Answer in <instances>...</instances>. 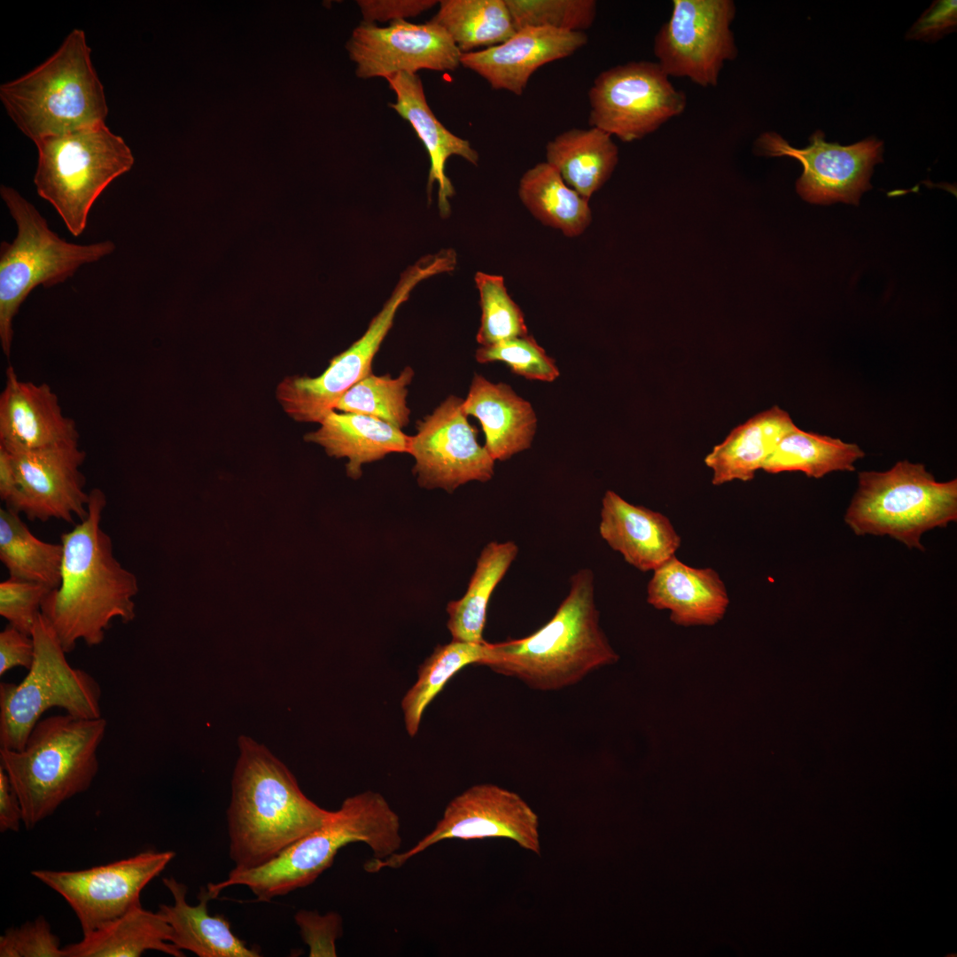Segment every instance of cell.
Returning a JSON list of instances; mask_svg holds the SVG:
<instances>
[{
  "instance_id": "6da1fadb",
  "label": "cell",
  "mask_w": 957,
  "mask_h": 957,
  "mask_svg": "<svg viewBox=\"0 0 957 957\" xmlns=\"http://www.w3.org/2000/svg\"><path fill=\"white\" fill-rule=\"evenodd\" d=\"M105 505L104 492L92 489L87 516L61 535L60 583L41 606L66 653L80 641L100 644L113 620L128 623L136 617L138 581L115 558L112 539L101 527Z\"/></svg>"
},
{
  "instance_id": "7a4b0ae2",
  "label": "cell",
  "mask_w": 957,
  "mask_h": 957,
  "mask_svg": "<svg viewBox=\"0 0 957 957\" xmlns=\"http://www.w3.org/2000/svg\"><path fill=\"white\" fill-rule=\"evenodd\" d=\"M240 754L227 811L230 857L236 870L261 866L331 815L300 790L286 766L266 747L239 739Z\"/></svg>"
},
{
  "instance_id": "3957f363",
  "label": "cell",
  "mask_w": 957,
  "mask_h": 957,
  "mask_svg": "<svg viewBox=\"0 0 957 957\" xmlns=\"http://www.w3.org/2000/svg\"><path fill=\"white\" fill-rule=\"evenodd\" d=\"M594 573L572 574L570 590L552 618L528 636L487 644L479 665L549 691L576 684L591 672L618 661L599 624Z\"/></svg>"
},
{
  "instance_id": "277c9868",
  "label": "cell",
  "mask_w": 957,
  "mask_h": 957,
  "mask_svg": "<svg viewBox=\"0 0 957 957\" xmlns=\"http://www.w3.org/2000/svg\"><path fill=\"white\" fill-rule=\"evenodd\" d=\"M397 813L378 792L366 790L346 798L320 827L300 838L267 863L247 870L232 869L224 881L210 883L211 899L234 885L246 886L259 901L268 902L313 883L333 863L340 849L362 842L373 859L385 860L401 845Z\"/></svg>"
},
{
  "instance_id": "5b68a950",
  "label": "cell",
  "mask_w": 957,
  "mask_h": 957,
  "mask_svg": "<svg viewBox=\"0 0 957 957\" xmlns=\"http://www.w3.org/2000/svg\"><path fill=\"white\" fill-rule=\"evenodd\" d=\"M106 727L103 717L53 715L36 723L22 750L0 748V766L19 798L27 829L89 789Z\"/></svg>"
},
{
  "instance_id": "8992f818",
  "label": "cell",
  "mask_w": 957,
  "mask_h": 957,
  "mask_svg": "<svg viewBox=\"0 0 957 957\" xmlns=\"http://www.w3.org/2000/svg\"><path fill=\"white\" fill-rule=\"evenodd\" d=\"M90 54L84 31L74 28L45 61L1 84V102L25 136L36 142L105 123L108 106Z\"/></svg>"
},
{
  "instance_id": "52a82bcc",
  "label": "cell",
  "mask_w": 957,
  "mask_h": 957,
  "mask_svg": "<svg viewBox=\"0 0 957 957\" xmlns=\"http://www.w3.org/2000/svg\"><path fill=\"white\" fill-rule=\"evenodd\" d=\"M0 195L15 222L12 242L0 245V343L10 356L13 320L29 293L64 283L86 264L110 254L112 240L80 245L68 242L53 231L36 207L14 188L1 185Z\"/></svg>"
},
{
  "instance_id": "ba28073f",
  "label": "cell",
  "mask_w": 957,
  "mask_h": 957,
  "mask_svg": "<svg viewBox=\"0 0 957 957\" xmlns=\"http://www.w3.org/2000/svg\"><path fill=\"white\" fill-rule=\"evenodd\" d=\"M35 144L37 194L55 208L68 231L79 237L98 197L132 168L133 153L105 123L47 136Z\"/></svg>"
},
{
  "instance_id": "9c48e42d",
  "label": "cell",
  "mask_w": 957,
  "mask_h": 957,
  "mask_svg": "<svg viewBox=\"0 0 957 957\" xmlns=\"http://www.w3.org/2000/svg\"><path fill=\"white\" fill-rule=\"evenodd\" d=\"M956 519L957 480L938 482L924 465L906 460L883 472H860L844 516L857 535H889L921 550L925 532Z\"/></svg>"
},
{
  "instance_id": "30bf717a",
  "label": "cell",
  "mask_w": 957,
  "mask_h": 957,
  "mask_svg": "<svg viewBox=\"0 0 957 957\" xmlns=\"http://www.w3.org/2000/svg\"><path fill=\"white\" fill-rule=\"evenodd\" d=\"M31 636L35 658L19 683H0V748L22 750L48 710L58 707L83 719L102 717V690L86 671L73 667L55 632L40 612Z\"/></svg>"
},
{
  "instance_id": "8fae6325",
  "label": "cell",
  "mask_w": 957,
  "mask_h": 957,
  "mask_svg": "<svg viewBox=\"0 0 957 957\" xmlns=\"http://www.w3.org/2000/svg\"><path fill=\"white\" fill-rule=\"evenodd\" d=\"M447 269V261L440 253L427 254L408 267L364 334L333 357L321 375L289 376L278 384L276 395L284 412L298 422L320 423L346 391L372 373L373 359L391 330L398 309L408 300L414 288Z\"/></svg>"
},
{
  "instance_id": "7c38bea8",
  "label": "cell",
  "mask_w": 957,
  "mask_h": 957,
  "mask_svg": "<svg viewBox=\"0 0 957 957\" xmlns=\"http://www.w3.org/2000/svg\"><path fill=\"white\" fill-rule=\"evenodd\" d=\"M588 101L590 127L625 143L657 131L687 106L686 94L673 85L657 62L647 60L600 73L588 91Z\"/></svg>"
},
{
  "instance_id": "4fadbf2b",
  "label": "cell",
  "mask_w": 957,
  "mask_h": 957,
  "mask_svg": "<svg viewBox=\"0 0 957 957\" xmlns=\"http://www.w3.org/2000/svg\"><path fill=\"white\" fill-rule=\"evenodd\" d=\"M735 13L733 0H673L654 37L657 63L669 77L717 86L725 64L738 56L731 28Z\"/></svg>"
},
{
  "instance_id": "5bb4252c",
  "label": "cell",
  "mask_w": 957,
  "mask_h": 957,
  "mask_svg": "<svg viewBox=\"0 0 957 957\" xmlns=\"http://www.w3.org/2000/svg\"><path fill=\"white\" fill-rule=\"evenodd\" d=\"M489 837L509 838L541 854L539 819L529 805L516 792L493 783H479L455 797L433 829L410 849L385 860L371 859L364 864V869L376 873L385 868H399L443 840Z\"/></svg>"
},
{
  "instance_id": "9a60e30c",
  "label": "cell",
  "mask_w": 957,
  "mask_h": 957,
  "mask_svg": "<svg viewBox=\"0 0 957 957\" xmlns=\"http://www.w3.org/2000/svg\"><path fill=\"white\" fill-rule=\"evenodd\" d=\"M175 856L172 851H145L87 869H35L31 875L66 901L86 934L140 904L144 888Z\"/></svg>"
},
{
  "instance_id": "2e32d148",
  "label": "cell",
  "mask_w": 957,
  "mask_h": 957,
  "mask_svg": "<svg viewBox=\"0 0 957 957\" xmlns=\"http://www.w3.org/2000/svg\"><path fill=\"white\" fill-rule=\"evenodd\" d=\"M463 400L448 396L416 424L408 454L415 459L413 472L426 489L452 493L470 481L487 482L494 476V460L478 442V430L468 421Z\"/></svg>"
},
{
  "instance_id": "e0dca14e",
  "label": "cell",
  "mask_w": 957,
  "mask_h": 957,
  "mask_svg": "<svg viewBox=\"0 0 957 957\" xmlns=\"http://www.w3.org/2000/svg\"><path fill=\"white\" fill-rule=\"evenodd\" d=\"M804 149L792 147L779 134L767 131L755 142V152L769 157L788 156L798 160L803 173L798 179V195L813 204L836 202L859 205L863 192L872 188L873 167L883 161V144L874 137L844 146L828 143L821 130Z\"/></svg>"
},
{
  "instance_id": "ac0fdd59",
  "label": "cell",
  "mask_w": 957,
  "mask_h": 957,
  "mask_svg": "<svg viewBox=\"0 0 957 957\" xmlns=\"http://www.w3.org/2000/svg\"><path fill=\"white\" fill-rule=\"evenodd\" d=\"M3 445V444H2ZM5 447V446H4ZM16 489L6 502L29 520L73 522L88 514L89 493L80 471L86 453L78 440L35 449L10 448Z\"/></svg>"
},
{
  "instance_id": "d6986e66",
  "label": "cell",
  "mask_w": 957,
  "mask_h": 957,
  "mask_svg": "<svg viewBox=\"0 0 957 957\" xmlns=\"http://www.w3.org/2000/svg\"><path fill=\"white\" fill-rule=\"evenodd\" d=\"M347 49L356 74L364 79L416 74L422 69L454 71L463 54L441 27L403 19L382 27L362 21L354 30Z\"/></svg>"
},
{
  "instance_id": "ffe728a7",
  "label": "cell",
  "mask_w": 957,
  "mask_h": 957,
  "mask_svg": "<svg viewBox=\"0 0 957 957\" xmlns=\"http://www.w3.org/2000/svg\"><path fill=\"white\" fill-rule=\"evenodd\" d=\"M587 43V35L581 31L526 27L500 44L463 53L461 66L480 75L494 89L521 96L537 69L571 56Z\"/></svg>"
},
{
  "instance_id": "44dd1931",
  "label": "cell",
  "mask_w": 957,
  "mask_h": 957,
  "mask_svg": "<svg viewBox=\"0 0 957 957\" xmlns=\"http://www.w3.org/2000/svg\"><path fill=\"white\" fill-rule=\"evenodd\" d=\"M78 438L75 422L64 415L51 386L22 381L9 366L0 394V444L10 448L35 449Z\"/></svg>"
},
{
  "instance_id": "7402d4cb",
  "label": "cell",
  "mask_w": 957,
  "mask_h": 957,
  "mask_svg": "<svg viewBox=\"0 0 957 957\" xmlns=\"http://www.w3.org/2000/svg\"><path fill=\"white\" fill-rule=\"evenodd\" d=\"M599 533L630 565L655 571L675 556L681 537L664 514L632 504L614 491L602 500Z\"/></svg>"
},
{
  "instance_id": "603a6c76",
  "label": "cell",
  "mask_w": 957,
  "mask_h": 957,
  "mask_svg": "<svg viewBox=\"0 0 957 957\" xmlns=\"http://www.w3.org/2000/svg\"><path fill=\"white\" fill-rule=\"evenodd\" d=\"M647 602L657 610L669 611L675 625L713 626L724 618L729 597L715 570L689 566L674 556L653 571Z\"/></svg>"
},
{
  "instance_id": "cb8c5ba5",
  "label": "cell",
  "mask_w": 957,
  "mask_h": 957,
  "mask_svg": "<svg viewBox=\"0 0 957 957\" xmlns=\"http://www.w3.org/2000/svg\"><path fill=\"white\" fill-rule=\"evenodd\" d=\"M385 80L396 96L395 102L390 103L389 106L409 122L428 152L431 163L428 194L436 182L439 186L440 214L447 217L450 213L448 199L455 194L454 186L445 171L447 159L456 155L477 165L478 154L468 140L450 132L436 118L428 105L422 81L417 74L399 73Z\"/></svg>"
},
{
  "instance_id": "d4e9b609",
  "label": "cell",
  "mask_w": 957,
  "mask_h": 957,
  "mask_svg": "<svg viewBox=\"0 0 957 957\" xmlns=\"http://www.w3.org/2000/svg\"><path fill=\"white\" fill-rule=\"evenodd\" d=\"M463 407L467 416L480 422L485 447L494 461H506L531 447L537 425L535 412L509 385L494 384L475 374Z\"/></svg>"
},
{
  "instance_id": "484cf974",
  "label": "cell",
  "mask_w": 957,
  "mask_h": 957,
  "mask_svg": "<svg viewBox=\"0 0 957 957\" xmlns=\"http://www.w3.org/2000/svg\"><path fill=\"white\" fill-rule=\"evenodd\" d=\"M163 884L173 898L171 905L160 904L158 911L171 928L170 943L179 950L189 951L198 957H259L257 948L250 947L234 934L229 921L220 915H211L207 902L211 897L201 889L198 904L186 900L187 886L174 876L164 877Z\"/></svg>"
},
{
  "instance_id": "4316f807",
  "label": "cell",
  "mask_w": 957,
  "mask_h": 957,
  "mask_svg": "<svg viewBox=\"0 0 957 957\" xmlns=\"http://www.w3.org/2000/svg\"><path fill=\"white\" fill-rule=\"evenodd\" d=\"M319 424L304 440L320 445L331 456L346 457V473L354 479L362 476L363 464L408 450L409 436L370 416L333 409Z\"/></svg>"
},
{
  "instance_id": "83f0119b",
  "label": "cell",
  "mask_w": 957,
  "mask_h": 957,
  "mask_svg": "<svg viewBox=\"0 0 957 957\" xmlns=\"http://www.w3.org/2000/svg\"><path fill=\"white\" fill-rule=\"evenodd\" d=\"M796 427L789 413L778 406L737 425L704 458L705 465L712 471V483L720 486L751 480L779 440Z\"/></svg>"
},
{
  "instance_id": "f1b7e54d",
  "label": "cell",
  "mask_w": 957,
  "mask_h": 957,
  "mask_svg": "<svg viewBox=\"0 0 957 957\" xmlns=\"http://www.w3.org/2000/svg\"><path fill=\"white\" fill-rule=\"evenodd\" d=\"M82 935L79 942L63 946L66 957H139L146 951L184 956L170 943L171 928L162 914L141 903Z\"/></svg>"
},
{
  "instance_id": "f546056e",
  "label": "cell",
  "mask_w": 957,
  "mask_h": 957,
  "mask_svg": "<svg viewBox=\"0 0 957 957\" xmlns=\"http://www.w3.org/2000/svg\"><path fill=\"white\" fill-rule=\"evenodd\" d=\"M546 162L569 187L589 200L612 175L619 148L611 135L595 127L572 128L547 144Z\"/></svg>"
},
{
  "instance_id": "4dcf8cb0",
  "label": "cell",
  "mask_w": 957,
  "mask_h": 957,
  "mask_svg": "<svg viewBox=\"0 0 957 957\" xmlns=\"http://www.w3.org/2000/svg\"><path fill=\"white\" fill-rule=\"evenodd\" d=\"M518 554L512 541H491L482 549L465 594L447 605L452 640L480 643L491 595Z\"/></svg>"
},
{
  "instance_id": "1f68e13d",
  "label": "cell",
  "mask_w": 957,
  "mask_h": 957,
  "mask_svg": "<svg viewBox=\"0 0 957 957\" xmlns=\"http://www.w3.org/2000/svg\"><path fill=\"white\" fill-rule=\"evenodd\" d=\"M518 196L529 212L544 225L577 237L592 219L588 199L569 187L549 164L541 162L521 177Z\"/></svg>"
},
{
  "instance_id": "d6a6232c",
  "label": "cell",
  "mask_w": 957,
  "mask_h": 957,
  "mask_svg": "<svg viewBox=\"0 0 957 957\" xmlns=\"http://www.w3.org/2000/svg\"><path fill=\"white\" fill-rule=\"evenodd\" d=\"M63 547L35 537L11 508L0 510V560L10 578L42 584L51 590L59 586Z\"/></svg>"
},
{
  "instance_id": "836d02e7",
  "label": "cell",
  "mask_w": 957,
  "mask_h": 957,
  "mask_svg": "<svg viewBox=\"0 0 957 957\" xmlns=\"http://www.w3.org/2000/svg\"><path fill=\"white\" fill-rule=\"evenodd\" d=\"M430 22L441 27L462 53L500 44L516 32L505 0H441Z\"/></svg>"
},
{
  "instance_id": "e575fe53",
  "label": "cell",
  "mask_w": 957,
  "mask_h": 957,
  "mask_svg": "<svg viewBox=\"0 0 957 957\" xmlns=\"http://www.w3.org/2000/svg\"><path fill=\"white\" fill-rule=\"evenodd\" d=\"M863 456L856 444L796 427L779 440L762 470L768 473L798 471L819 478L831 471H854L855 462Z\"/></svg>"
},
{
  "instance_id": "d590c367",
  "label": "cell",
  "mask_w": 957,
  "mask_h": 957,
  "mask_svg": "<svg viewBox=\"0 0 957 957\" xmlns=\"http://www.w3.org/2000/svg\"><path fill=\"white\" fill-rule=\"evenodd\" d=\"M487 644L486 641L475 643L452 640L436 647L419 666L417 681L401 701L405 727L410 736L417 733L424 712L447 681L465 666L480 664Z\"/></svg>"
},
{
  "instance_id": "8d00e7d4",
  "label": "cell",
  "mask_w": 957,
  "mask_h": 957,
  "mask_svg": "<svg viewBox=\"0 0 957 957\" xmlns=\"http://www.w3.org/2000/svg\"><path fill=\"white\" fill-rule=\"evenodd\" d=\"M414 374L408 366L396 378L371 373L346 391L334 409L370 416L401 430L409 422L406 398Z\"/></svg>"
},
{
  "instance_id": "74e56055",
  "label": "cell",
  "mask_w": 957,
  "mask_h": 957,
  "mask_svg": "<svg viewBox=\"0 0 957 957\" xmlns=\"http://www.w3.org/2000/svg\"><path fill=\"white\" fill-rule=\"evenodd\" d=\"M474 279L481 308L478 343L486 346L527 335L524 315L509 295L504 278L478 271Z\"/></svg>"
},
{
  "instance_id": "f35d334b",
  "label": "cell",
  "mask_w": 957,
  "mask_h": 957,
  "mask_svg": "<svg viewBox=\"0 0 957 957\" xmlns=\"http://www.w3.org/2000/svg\"><path fill=\"white\" fill-rule=\"evenodd\" d=\"M517 30L546 27L566 31L590 27L596 17L594 0H505Z\"/></svg>"
},
{
  "instance_id": "ab89813d",
  "label": "cell",
  "mask_w": 957,
  "mask_h": 957,
  "mask_svg": "<svg viewBox=\"0 0 957 957\" xmlns=\"http://www.w3.org/2000/svg\"><path fill=\"white\" fill-rule=\"evenodd\" d=\"M475 358L480 363L504 362L513 373L530 380L552 382L559 377L555 361L528 334L480 346Z\"/></svg>"
},
{
  "instance_id": "60d3db41",
  "label": "cell",
  "mask_w": 957,
  "mask_h": 957,
  "mask_svg": "<svg viewBox=\"0 0 957 957\" xmlns=\"http://www.w3.org/2000/svg\"><path fill=\"white\" fill-rule=\"evenodd\" d=\"M51 591L39 583L9 578L0 583V615L9 625L31 635L41 606Z\"/></svg>"
},
{
  "instance_id": "b9f144b4",
  "label": "cell",
  "mask_w": 957,
  "mask_h": 957,
  "mask_svg": "<svg viewBox=\"0 0 957 957\" xmlns=\"http://www.w3.org/2000/svg\"><path fill=\"white\" fill-rule=\"evenodd\" d=\"M1 957H66L59 938L43 916L19 927H12L0 937Z\"/></svg>"
},
{
  "instance_id": "7bdbcfd3",
  "label": "cell",
  "mask_w": 957,
  "mask_h": 957,
  "mask_svg": "<svg viewBox=\"0 0 957 957\" xmlns=\"http://www.w3.org/2000/svg\"><path fill=\"white\" fill-rule=\"evenodd\" d=\"M302 940L310 957H335L336 940L342 933V920L335 912L321 915L316 911L300 910L294 915Z\"/></svg>"
},
{
  "instance_id": "ee69618b",
  "label": "cell",
  "mask_w": 957,
  "mask_h": 957,
  "mask_svg": "<svg viewBox=\"0 0 957 957\" xmlns=\"http://www.w3.org/2000/svg\"><path fill=\"white\" fill-rule=\"evenodd\" d=\"M957 24V4L953 0L934 2L906 35L912 40L935 41L952 32Z\"/></svg>"
},
{
  "instance_id": "f6af8a7d",
  "label": "cell",
  "mask_w": 957,
  "mask_h": 957,
  "mask_svg": "<svg viewBox=\"0 0 957 957\" xmlns=\"http://www.w3.org/2000/svg\"><path fill=\"white\" fill-rule=\"evenodd\" d=\"M435 0H361L357 1L363 22L394 21L416 17L431 9Z\"/></svg>"
},
{
  "instance_id": "bcb514c9",
  "label": "cell",
  "mask_w": 957,
  "mask_h": 957,
  "mask_svg": "<svg viewBox=\"0 0 957 957\" xmlns=\"http://www.w3.org/2000/svg\"><path fill=\"white\" fill-rule=\"evenodd\" d=\"M35 658L33 637L8 625L0 632V676L15 667L28 670Z\"/></svg>"
},
{
  "instance_id": "7dc6e473",
  "label": "cell",
  "mask_w": 957,
  "mask_h": 957,
  "mask_svg": "<svg viewBox=\"0 0 957 957\" xmlns=\"http://www.w3.org/2000/svg\"><path fill=\"white\" fill-rule=\"evenodd\" d=\"M23 823V812L19 798L4 769L0 766V831L17 832Z\"/></svg>"
},
{
  "instance_id": "c3c4849f",
  "label": "cell",
  "mask_w": 957,
  "mask_h": 957,
  "mask_svg": "<svg viewBox=\"0 0 957 957\" xmlns=\"http://www.w3.org/2000/svg\"><path fill=\"white\" fill-rule=\"evenodd\" d=\"M16 489V473L10 451L0 444V497L5 503Z\"/></svg>"
}]
</instances>
